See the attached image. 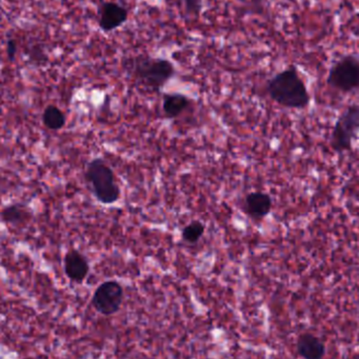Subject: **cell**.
Wrapping results in <instances>:
<instances>
[{
    "label": "cell",
    "instance_id": "1",
    "mask_svg": "<svg viewBox=\"0 0 359 359\" xmlns=\"http://www.w3.org/2000/svg\"><path fill=\"white\" fill-rule=\"evenodd\" d=\"M267 91L272 100L289 109H305L311 101L306 82L294 66L276 74L268 82Z\"/></svg>",
    "mask_w": 359,
    "mask_h": 359
},
{
    "label": "cell",
    "instance_id": "2",
    "mask_svg": "<svg viewBox=\"0 0 359 359\" xmlns=\"http://www.w3.org/2000/svg\"><path fill=\"white\" fill-rule=\"evenodd\" d=\"M86 178L101 204H112L121 198V189L115 182L114 173L103 160L97 158L89 162Z\"/></svg>",
    "mask_w": 359,
    "mask_h": 359
},
{
    "label": "cell",
    "instance_id": "3",
    "mask_svg": "<svg viewBox=\"0 0 359 359\" xmlns=\"http://www.w3.org/2000/svg\"><path fill=\"white\" fill-rule=\"evenodd\" d=\"M175 74V68L169 60L143 58L136 62L135 77L143 86L159 91Z\"/></svg>",
    "mask_w": 359,
    "mask_h": 359
},
{
    "label": "cell",
    "instance_id": "4",
    "mask_svg": "<svg viewBox=\"0 0 359 359\" xmlns=\"http://www.w3.org/2000/svg\"><path fill=\"white\" fill-rule=\"evenodd\" d=\"M329 86L348 93L359 89V58L347 55L331 67L326 79Z\"/></svg>",
    "mask_w": 359,
    "mask_h": 359
},
{
    "label": "cell",
    "instance_id": "5",
    "mask_svg": "<svg viewBox=\"0 0 359 359\" xmlns=\"http://www.w3.org/2000/svg\"><path fill=\"white\" fill-rule=\"evenodd\" d=\"M359 132V105H352L338 117L332 132L331 146L335 151H348Z\"/></svg>",
    "mask_w": 359,
    "mask_h": 359
},
{
    "label": "cell",
    "instance_id": "6",
    "mask_svg": "<svg viewBox=\"0 0 359 359\" xmlns=\"http://www.w3.org/2000/svg\"><path fill=\"white\" fill-rule=\"evenodd\" d=\"M123 289L119 281H107L101 283L92 298V305L98 313L105 316L117 313L123 305Z\"/></svg>",
    "mask_w": 359,
    "mask_h": 359
},
{
    "label": "cell",
    "instance_id": "7",
    "mask_svg": "<svg viewBox=\"0 0 359 359\" xmlns=\"http://www.w3.org/2000/svg\"><path fill=\"white\" fill-rule=\"evenodd\" d=\"M127 8L119 3H105L99 9L98 24L103 32H112L119 29L128 20Z\"/></svg>",
    "mask_w": 359,
    "mask_h": 359
},
{
    "label": "cell",
    "instance_id": "8",
    "mask_svg": "<svg viewBox=\"0 0 359 359\" xmlns=\"http://www.w3.org/2000/svg\"><path fill=\"white\" fill-rule=\"evenodd\" d=\"M64 267L66 275L75 283L84 281L90 271V265L86 257L76 250L67 253Z\"/></svg>",
    "mask_w": 359,
    "mask_h": 359
},
{
    "label": "cell",
    "instance_id": "9",
    "mask_svg": "<svg viewBox=\"0 0 359 359\" xmlns=\"http://www.w3.org/2000/svg\"><path fill=\"white\" fill-rule=\"evenodd\" d=\"M243 209L251 218L255 219V220H261L271 212V198L265 193H250L245 196Z\"/></svg>",
    "mask_w": 359,
    "mask_h": 359
},
{
    "label": "cell",
    "instance_id": "10",
    "mask_svg": "<svg viewBox=\"0 0 359 359\" xmlns=\"http://www.w3.org/2000/svg\"><path fill=\"white\" fill-rule=\"evenodd\" d=\"M297 352L306 359H319L326 353V347L313 334L305 333L298 338Z\"/></svg>",
    "mask_w": 359,
    "mask_h": 359
},
{
    "label": "cell",
    "instance_id": "11",
    "mask_svg": "<svg viewBox=\"0 0 359 359\" xmlns=\"http://www.w3.org/2000/svg\"><path fill=\"white\" fill-rule=\"evenodd\" d=\"M191 100L182 94H166L162 100V110L169 119H176L190 107Z\"/></svg>",
    "mask_w": 359,
    "mask_h": 359
},
{
    "label": "cell",
    "instance_id": "12",
    "mask_svg": "<svg viewBox=\"0 0 359 359\" xmlns=\"http://www.w3.org/2000/svg\"><path fill=\"white\" fill-rule=\"evenodd\" d=\"M1 216L3 222L17 226V225L26 224L31 218V213L22 204H16L6 207L1 213Z\"/></svg>",
    "mask_w": 359,
    "mask_h": 359
},
{
    "label": "cell",
    "instance_id": "13",
    "mask_svg": "<svg viewBox=\"0 0 359 359\" xmlns=\"http://www.w3.org/2000/svg\"><path fill=\"white\" fill-rule=\"evenodd\" d=\"M42 123L46 129L58 131L66 125V115L56 105H50L42 113Z\"/></svg>",
    "mask_w": 359,
    "mask_h": 359
},
{
    "label": "cell",
    "instance_id": "14",
    "mask_svg": "<svg viewBox=\"0 0 359 359\" xmlns=\"http://www.w3.org/2000/svg\"><path fill=\"white\" fill-rule=\"evenodd\" d=\"M204 233V225L202 222H190L188 226L184 227L182 230V239L189 243H195L202 238Z\"/></svg>",
    "mask_w": 359,
    "mask_h": 359
},
{
    "label": "cell",
    "instance_id": "15",
    "mask_svg": "<svg viewBox=\"0 0 359 359\" xmlns=\"http://www.w3.org/2000/svg\"><path fill=\"white\" fill-rule=\"evenodd\" d=\"M184 3L189 13L196 16L200 15L202 8V0H184Z\"/></svg>",
    "mask_w": 359,
    "mask_h": 359
},
{
    "label": "cell",
    "instance_id": "16",
    "mask_svg": "<svg viewBox=\"0 0 359 359\" xmlns=\"http://www.w3.org/2000/svg\"><path fill=\"white\" fill-rule=\"evenodd\" d=\"M16 53H17V44H16L15 40H9L7 42V54L8 58H9L10 62H14L15 60Z\"/></svg>",
    "mask_w": 359,
    "mask_h": 359
}]
</instances>
